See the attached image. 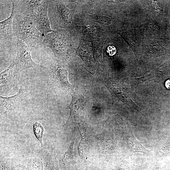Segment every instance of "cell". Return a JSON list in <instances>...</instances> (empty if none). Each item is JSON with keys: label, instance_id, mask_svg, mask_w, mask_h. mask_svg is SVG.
I'll list each match as a JSON object with an SVG mask.
<instances>
[{"label": "cell", "instance_id": "1", "mask_svg": "<svg viewBox=\"0 0 170 170\" xmlns=\"http://www.w3.org/2000/svg\"><path fill=\"white\" fill-rule=\"evenodd\" d=\"M13 30L17 39L23 41L31 50L43 46L44 36L37 29L28 16L16 13L13 20Z\"/></svg>", "mask_w": 170, "mask_h": 170}, {"label": "cell", "instance_id": "2", "mask_svg": "<svg viewBox=\"0 0 170 170\" xmlns=\"http://www.w3.org/2000/svg\"><path fill=\"white\" fill-rule=\"evenodd\" d=\"M26 90L21 86L18 92L9 97L0 96L1 116L12 119L19 115L28 103Z\"/></svg>", "mask_w": 170, "mask_h": 170}, {"label": "cell", "instance_id": "3", "mask_svg": "<svg viewBox=\"0 0 170 170\" xmlns=\"http://www.w3.org/2000/svg\"><path fill=\"white\" fill-rule=\"evenodd\" d=\"M74 12L67 8L62 1H50L48 15L51 26L70 28Z\"/></svg>", "mask_w": 170, "mask_h": 170}, {"label": "cell", "instance_id": "4", "mask_svg": "<svg viewBox=\"0 0 170 170\" xmlns=\"http://www.w3.org/2000/svg\"><path fill=\"white\" fill-rule=\"evenodd\" d=\"M43 45L52 50L56 60H63L67 58L70 48L69 38L63 32L55 31L44 36Z\"/></svg>", "mask_w": 170, "mask_h": 170}, {"label": "cell", "instance_id": "5", "mask_svg": "<svg viewBox=\"0 0 170 170\" xmlns=\"http://www.w3.org/2000/svg\"><path fill=\"white\" fill-rule=\"evenodd\" d=\"M16 13H19L33 18L48 12L50 1H12Z\"/></svg>", "mask_w": 170, "mask_h": 170}, {"label": "cell", "instance_id": "6", "mask_svg": "<svg viewBox=\"0 0 170 170\" xmlns=\"http://www.w3.org/2000/svg\"><path fill=\"white\" fill-rule=\"evenodd\" d=\"M17 53L14 61L15 75L27 69L41 66L33 60L31 56L32 50L23 41L17 39Z\"/></svg>", "mask_w": 170, "mask_h": 170}, {"label": "cell", "instance_id": "7", "mask_svg": "<svg viewBox=\"0 0 170 170\" xmlns=\"http://www.w3.org/2000/svg\"><path fill=\"white\" fill-rule=\"evenodd\" d=\"M102 80L114 99L121 101L135 109L139 108L133 102L128 91L124 87L107 77H102Z\"/></svg>", "mask_w": 170, "mask_h": 170}, {"label": "cell", "instance_id": "8", "mask_svg": "<svg viewBox=\"0 0 170 170\" xmlns=\"http://www.w3.org/2000/svg\"><path fill=\"white\" fill-rule=\"evenodd\" d=\"M51 77L54 83L59 88L70 94L73 91L72 86L68 81L67 69L61 61L56 60L52 70Z\"/></svg>", "mask_w": 170, "mask_h": 170}, {"label": "cell", "instance_id": "9", "mask_svg": "<svg viewBox=\"0 0 170 170\" xmlns=\"http://www.w3.org/2000/svg\"><path fill=\"white\" fill-rule=\"evenodd\" d=\"M70 94L72 96V100L71 103L68 107L70 110V113L64 125V126L65 127L79 125L82 118L83 107L81 96L73 91Z\"/></svg>", "mask_w": 170, "mask_h": 170}, {"label": "cell", "instance_id": "10", "mask_svg": "<svg viewBox=\"0 0 170 170\" xmlns=\"http://www.w3.org/2000/svg\"><path fill=\"white\" fill-rule=\"evenodd\" d=\"M14 64V61L6 69L0 74L1 94H7L14 87L15 77L13 74Z\"/></svg>", "mask_w": 170, "mask_h": 170}, {"label": "cell", "instance_id": "11", "mask_svg": "<svg viewBox=\"0 0 170 170\" xmlns=\"http://www.w3.org/2000/svg\"><path fill=\"white\" fill-rule=\"evenodd\" d=\"M16 14L14 8L12 6L10 16L0 23V34L1 37L11 40L15 36L13 30V22Z\"/></svg>", "mask_w": 170, "mask_h": 170}, {"label": "cell", "instance_id": "12", "mask_svg": "<svg viewBox=\"0 0 170 170\" xmlns=\"http://www.w3.org/2000/svg\"><path fill=\"white\" fill-rule=\"evenodd\" d=\"M33 127L34 134L37 138L39 141L41 147H42L43 135L44 131V128L40 123L38 122H35L34 123Z\"/></svg>", "mask_w": 170, "mask_h": 170}, {"label": "cell", "instance_id": "13", "mask_svg": "<svg viewBox=\"0 0 170 170\" xmlns=\"http://www.w3.org/2000/svg\"><path fill=\"white\" fill-rule=\"evenodd\" d=\"M43 156L47 170H54V161L52 156L47 151L44 153Z\"/></svg>", "mask_w": 170, "mask_h": 170}, {"label": "cell", "instance_id": "14", "mask_svg": "<svg viewBox=\"0 0 170 170\" xmlns=\"http://www.w3.org/2000/svg\"><path fill=\"white\" fill-rule=\"evenodd\" d=\"M74 142H72L70 146L66 151V152L62 156L61 162L62 164H64L67 162L68 160L72 159L73 157V149Z\"/></svg>", "mask_w": 170, "mask_h": 170}, {"label": "cell", "instance_id": "15", "mask_svg": "<svg viewBox=\"0 0 170 170\" xmlns=\"http://www.w3.org/2000/svg\"><path fill=\"white\" fill-rule=\"evenodd\" d=\"M84 44L82 42L80 44L77 51V54H79L82 57H87L90 55V49L88 46Z\"/></svg>", "mask_w": 170, "mask_h": 170}, {"label": "cell", "instance_id": "16", "mask_svg": "<svg viewBox=\"0 0 170 170\" xmlns=\"http://www.w3.org/2000/svg\"><path fill=\"white\" fill-rule=\"evenodd\" d=\"M1 170H10L9 164L3 160H1Z\"/></svg>", "mask_w": 170, "mask_h": 170}, {"label": "cell", "instance_id": "17", "mask_svg": "<svg viewBox=\"0 0 170 170\" xmlns=\"http://www.w3.org/2000/svg\"><path fill=\"white\" fill-rule=\"evenodd\" d=\"M108 52L110 56H113L116 53V48L113 46H110L108 48Z\"/></svg>", "mask_w": 170, "mask_h": 170}, {"label": "cell", "instance_id": "18", "mask_svg": "<svg viewBox=\"0 0 170 170\" xmlns=\"http://www.w3.org/2000/svg\"><path fill=\"white\" fill-rule=\"evenodd\" d=\"M165 86L168 89H170V79L165 82Z\"/></svg>", "mask_w": 170, "mask_h": 170}]
</instances>
